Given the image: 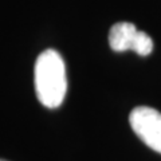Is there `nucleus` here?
Instances as JSON below:
<instances>
[{"instance_id": "f257e3e1", "label": "nucleus", "mask_w": 161, "mask_h": 161, "mask_svg": "<svg viewBox=\"0 0 161 161\" xmlns=\"http://www.w3.org/2000/svg\"><path fill=\"white\" fill-rule=\"evenodd\" d=\"M35 92L40 103L55 109L62 105L67 92L66 66L55 50H44L35 62Z\"/></svg>"}, {"instance_id": "f03ea898", "label": "nucleus", "mask_w": 161, "mask_h": 161, "mask_svg": "<svg viewBox=\"0 0 161 161\" xmlns=\"http://www.w3.org/2000/svg\"><path fill=\"white\" fill-rule=\"evenodd\" d=\"M109 44L113 51L122 53L133 50L141 57H147L153 50V40L147 32L138 31L133 23H115L109 31Z\"/></svg>"}, {"instance_id": "7ed1b4c3", "label": "nucleus", "mask_w": 161, "mask_h": 161, "mask_svg": "<svg viewBox=\"0 0 161 161\" xmlns=\"http://www.w3.org/2000/svg\"><path fill=\"white\" fill-rule=\"evenodd\" d=\"M133 132L150 149L161 153V113L149 106L134 108L129 115Z\"/></svg>"}, {"instance_id": "20e7f679", "label": "nucleus", "mask_w": 161, "mask_h": 161, "mask_svg": "<svg viewBox=\"0 0 161 161\" xmlns=\"http://www.w3.org/2000/svg\"><path fill=\"white\" fill-rule=\"evenodd\" d=\"M0 161H7V160H2V158H0Z\"/></svg>"}]
</instances>
